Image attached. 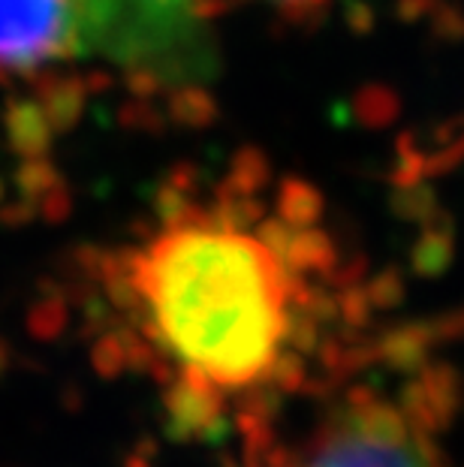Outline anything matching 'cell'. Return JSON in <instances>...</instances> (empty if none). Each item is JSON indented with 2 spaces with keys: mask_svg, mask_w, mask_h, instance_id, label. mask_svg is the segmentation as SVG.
Returning <instances> with one entry per match:
<instances>
[{
  "mask_svg": "<svg viewBox=\"0 0 464 467\" xmlns=\"http://www.w3.org/2000/svg\"><path fill=\"white\" fill-rule=\"evenodd\" d=\"M263 4H269V6H278V9H286V13H295V16H302V13H311V9L323 6L325 0H263Z\"/></svg>",
  "mask_w": 464,
  "mask_h": 467,
  "instance_id": "cell-5",
  "label": "cell"
},
{
  "mask_svg": "<svg viewBox=\"0 0 464 467\" xmlns=\"http://www.w3.org/2000/svg\"><path fill=\"white\" fill-rule=\"evenodd\" d=\"M127 314L193 410L265 392L286 371L304 290L278 233L235 208H179L118 272Z\"/></svg>",
  "mask_w": 464,
  "mask_h": 467,
  "instance_id": "cell-1",
  "label": "cell"
},
{
  "mask_svg": "<svg viewBox=\"0 0 464 467\" xmlns=\"http://www.w3.org/2000/svg\"><path fill=\"white\" fill-rule=\"evenodd\" d=\"M67 52L64 0H0V67L27 69Z\"/></svg>",
  "mask_w": 464,
  "mask_h": 467,
  "instance_id": "cell-4",
  "label": "cell"
},
{
  "mask_svg": "<svg viewBox=\"0 0 464 467\" xmlns=\"http://www.w3.org/2000/svg\"><path fill=\"white\" fill-rule=\"evenodd\" d=\"M269 467H290V462H269Z\"/></svg>",
  "mask_w": 464,
  "mask_h": 467,
  "instance_id": "cell-6",
  "label": "cell"
},
{
  "mask_svg": "<svg viewBox=\"0 0 464 467\" xmlns=\"http://www.w3.org/2000/svg\"><path fill=\"white\" fill-rule=\"evenodd\" d=\"M67 52L151 88L214 82L217 52L205 0H64Z\"/></svg>",
  "mask_w": 464,
  "mask_h": 467,
  "instance_id": "cell-2",
  "label": "cell"
},
{
  "mask_svg": "<svg viewBox=\"0 0 464 467\" xmlns=\"http://www.w3.org/2000/svg\"><path fill=\"white\" fill-rule=\"evenodd\" d=\"M434 399L353 386L323 413L290 467H449Z\"/></svg>",
  "mask_w": 464,
  "mask_h": 467,
  "instance_id": "cell-3",
  "label": "cell"
}]
</instances>
